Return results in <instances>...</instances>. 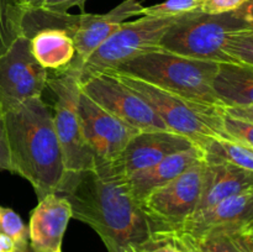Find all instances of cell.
Listing matches in <instances>:
<instances>
[{"label": "cell", "instance_id": "6da1fadb", "mask_svg": "<svg viewBox=\"0 0 253 252\" xmlns=\"http://www.w3.org/2000/svg\"><path fill=\"white\" fill-rule=\"evenodd\" d=\"M57 193L69 202L72 217L90 226L108 252H142L153 242L147 217L111 162L95 161L89 169L64 173Z\"/></svg>", "mask_w": 253, "mask_h": 252}, {"label": "cell", "instance_id": "7a4b0ae2", "mask_svg": "<svg viewBox=\"0 0 253 252\" xmlns=\"http://www.w3.org/2000/svg\"><path fill=\"white\" fill-rule=\"evenodd\" d=\"M12 173L32 185L37 199L57 193L64 163L52 118L42 98H34L4 113Z\"/></svg>", "mask_w": 253, "mask_h": 252}, {"label": "cell", "instance_id": "3957f363", "mask_svg": "<svg viewBox=\"0 0 253 252\" xmlns=\"http://www.w3.org/2000/svg\"><path fill=\"white\" fill-rule=\"evenodd\" d=\"M160 47L200 61L253 66L252 0L235 11H195L178 17L162 37Z\"/></svg>", "mask_w": 253, "mask_h": 252}, {"label": "cell", "instance_id": "277c9868", "mask_svg": "<svg viewBox=\"0 0 253 252\" xmlns=\"http://www.w3.org/2000/svg\"><path fill=\"white\" fill-rule=\"evenodd\" d=\"M216 67L215 62L157 49L125 62L113 71L135 77L194 103L219 108L224 105L215 96L211 86Z\"/></svg>", "mask_w": 253, "mask_h": 252}, {"label": "cell", "instance_id": "5b68a950", "mask_svg": "<svg viewBox=\"0 0 253 252\" xmlns=\"http://www.w3.org/2000/svg\"><path fill=\"white\" fill-rule=\"evenodd\" d=\"M105 73L113 74L132 89L156 111L170 131L189 138L197 147L204 145L209 138H227L220 118L219 109L221 106L194 103L147 82L118 72L109 71Z\"/></svg>", "mask_w": 253, "mask_h": 252}, {"label": "cell", "instance_id": "8992f818", "mask_svg": "<svg viewBox=\"0 0 253 252\" xmlns=\"http://www.w3.org/2000/svg\"><path fill=\"white\" fill-rule=\"evenodd\" d=\"M47 88L51 89L54 95L52 118L61 145L66 173L89 169L95 163V156L84 138L79 121V71L68 67L66 71L52 72V76L48 73Z\"/></svg>", "mask_w": 253, "mask_h": 252}, {"label": "cell", "instance_id": "52a82bcc", "mask_svg": "<svg viewBox=\"0 0 253 252\" xmlns=\"http://www.w3.org/2000/svg\"><path fill=\"white\" fill-rule=\"evenodd\" d=\"M177 19L142 16L133 21L123 22L84 62L79 69V83L113 71L136 57L161 49V40Z\"/></svg>", "mask_w": 253, "mask_h": 252}, {"label": "cell", "instance_id": "ba28073f", "mask_svg": "<svg viewBox=\"0 0 253 252\" xmlns=\"http://www.w3.org/2000/svg\"><path fill=\"white\" fill-rule=\"evenodd\" d=\"M205 162L199 160L167 184L148 193L138 204L156 232L179 229L197 210L202 194Z\"/></svg>", "mask_w": 253, "mask_h": 252}, {"label": "cell", "instance_id": "9c48e42d", "mask_svg": "<svg viewBox=\"0 0 253 252\" xmlns=\"http://www.w3.org/2000/svg\"><path fill=\"white\" fill-rule=\"evenodd\" d=\"M48 71L31 52L30 39L20 36L0 56V105L11 110L34 98H42L47 88Z\"/></svg>", "mask_w": 253, "mask_h": 252}, {"label": "cell", "instance_id": "30bf717a", "mask_svg": "<svg viewBox=\"0 0 253 252\" xmlns=\"http://www.w3.org/2000/svg\"><path fill=\"white\" fill-rule=\"evenodd\" d=\"M86 96L137 131H170L138 94L110 73H101L81 84ZM173 132V131H172Z\"/></svg>", "mask_w": 253, "mask_h": 252}, {"label": "cell", "instance_id": "8fae6325", "mask_svg": "<svg viewBox=\"0 0 253 252\" xmlns=\"http://www.w3.org/2000/svg\"><path fill=\"white\" fill-rule=\"evenodd\" d=\"M78 115L82 132L95 161L114 162L128 141L140 132L104 110L82 90L78 96Z\"/></svg>", "mask_w": 253, "mask_h": 252}, {"label": "cell", "instance_id": "7c38bea8", "mask_svg": "<svg viewBox=\"0 0 253 252\" xmlns=\"http://www.w3.org/2000/svg\"><path fill=\"white\" fill-rule=\"evenodd\" d=\"M193 146L189 138L172 131H141L127 142L113 168L123 178L152 167L172 153Z\"/></svg>", "mask_w": 253, "mask_h": 252}, {"label": "cell", "instance_id": "4fadbf2b", "mask_svg": "<svg viewBox=\"0 0 253 252\" xmlns=\"http://www.w3.org/2000/svg\"><path fill=\"white\" fill-rule=\"evenodd\" d=\"M142 5L138 0H124L105 14L77 15L72 39L74 42L73 62L69 67L79 71L91 53L105 42L128 17L141 16Z\"/></svg>", "mask_w": 253, "mask_h": 252}, {"label": "cell", "instance_id": "5bb4252c", "mask_svg": "<svg viewBox=\"0 0 253 252\" xmlns=\"http://www.w3.org/2000/svg\"><path fill=\"white\" fill-rule=\"evenodd\" d=\"M71 219V204L64 195L51 193L39 200L27 225L31 251L53 252L61 249Z\"/></svg>", "mask_w": 253, "mask_h": 252}, {"label": "cell", "instance_id": "9a60e30c", "mask_svg": "<svg viewBox=\"0 0 253 252\" xmlns=\"http://www.w3.org/2000/svg\"><path fill=\"white\" fill-rule=\"evenodd\" d=\"M152 240L168 242L179 252H253V222L232 230L202 235H192L182 230L161 231L153 234Z\"/></svg>", "mask_w": 253, "mask_h": 252}, {"label": "cell", "instance_id": "2e32d148", "mask_svg": "<svg viewBox=\"0 0 253 252\" xmlns=\"http://www.w3.org/2000/svg\"><path fill=\"white\" fill-rule=\"evenodd\" d=\"M251 222H253V189H249L226 198L204 211L192 215L179 229L175 230L202 235L232 230Z\"/></svg>", "mask_w": 253, "mask_h": 252}, {"label": "cell", "instance_id": "e0dca14e", "mask_svg": "<svg viewBox=\"0 0 253 252\" xmlns=\"http://www.w3.org/2000/svg\"><path fill=\"white\" fill-rule=\"evenodd\" d=\"M249 189H253V172L227 163L205 162L202 194L194 214Z\"/></svg>", "mask_w": 253, "mask_h": 252}, {"label": "cell", "instance_id": "ac0fdd59", "mask_svg": "<svg viewBox=\"0 0 253 252\" xmlns=\"http://www.w3.org/2000/svg\"><path fill=\"white\" fill-rule=\"evenodd\" d=\"M202 158V151L195 145L167 156L152 167L126 178L131 195L140 203L148 193L169 183Z\"/></svg>", "mask_w": 253, "mask_h": 252}, {"label": "cell", "instance_id": "d6986e66", "mask_svg": "<svg viewBox=\"0 0 253 252\" xmlns=\"http://www.w3.org/2000/svg\"><path fill=\"white\" fill-rule=\"evenodd\" d=\"M211 86L222 105L253 106V66L217 63Z\"/></svg>", "mask_w": 253, "mask_h": 252}, {"label": "cell", "instance_id": "ffe728a7", "mask_svg": "<svg viewBox=\"0 0 253 252\" xmlns=\"http://www.w3.org/2000/svg\"><path fill=\"white\" fill-rule=\"evenodd\" d=\"M30 46L36 61L48 72L66 71L76 56L71 34L62 29L39 30L30 37Z\"/></svg>", "mask_w": 253, "mask_h": 252}, {"label": "cell", "instance_id": "44dd1931", "mask_svg": "<svg viewBox=\"0 0 253 252\" xmlns=\"http://www.w3.org/2000/svg\"><path fill=\"white\" fill-rule=\"evenodd\" d=\"M199 148L207 163H227L253 172V148L227 138H209Z\"/></svg>", "mask_w": 253, "mask_h": 252}, {"label": "cell", "instance_id": "7402d4cb", "mask_svg": "<svg viewBox=\"0 0 253 252\" xmlns=\"http://www.w3.org/2000/svg\"><path fill=\"white\" fill-rule=\"evenodd\" d=\"M222 128L229 140L253 148V106H221Z\"/></svg>", "mask_w": 253, "mask_h": 252}, {"label": "cell", "instance_id": "603a6c76", "mask_svg": "<svg viewBox=\"0 0 253 252\" xmlns=\"http://www.w3.org/2000/svg\"><path fill=\"white\" fill-rule=\"evenodd\" d=\"M24 14L16 0H0V56L22 36Z\"/></svg>", "mask_w": 253, "mask_h": 252}, {"label": "cell", "instance_id": "cb8c5ba5", "mask_svg": "<svg viewBox=\"0 0 253 252\" xmlns=\"http://www.w3.org/2000/svg\"><path fill=\"white\" fill-rule=\"evenodd\" d=\"M0 234L14 240L17 249L26 251L30 249L29 226L22 221L20 215L12 209L0 205Z\"/></svg>", "mask_w": 253, "mask_h": 252}, {"label": "cell", "instance_id": "d4e9b609", "mask_svg": "<svg viewBox=\"0 0 253 252\" xmlns=\"http://www.w3.org/2000/svg\"><path fill=\"white\" fill-rule=\"evenodd\" d=\"M199 11L198 0H166L160 4L143 6L141 16L150 17H179L190 12Z\"/></svg>", "mask_w": 253, "mask_h": 252}, {"label": "cell", "instance_id": "484cf974", "mask_svg": "<svg viewBox=\"0 0 253 252\" xmlns=\"http://www.w3.org/2000/svg\"><path fill=\"white\" fill-rule=\"evenodd\" d=\"M249 0H198L199 11L204 14H224L235 11Z\"/></svg>", "mask_w": 253, "mask_h": 252}, {"label": "cell", "instance_id": "4316f807", "mask_svg": "<svg viewBox=\"0 0 253 252\" xmlns=\"http://www.w3.org/2000/svg\"><path fill=\"white\" fill-rule=\"evenodd\" d=\"M88 0H46L41 9L54 14H67L71 7L77 6L84 14V6Z\"/></svg>", "mask_w": 253, "mask_h": 252}, {"label": "cell", "instance_id": "83f0119b", "mask_svg": "<svg viewBox=\"0 0 253 252\" xmlns=\"http://www.w3.org/2000/svg\"><path fill=\"white\" fill-rule=\"evenodd\" d=\"M0 170H7L12 173L11 161H10L9 145H7L6 128H5L4 111L0 105Z\"/></svg>", "mask_w": 253, "mask_h": 252}, {"label": "cell", "instance_id": "f1b7e54d", "mask_svg": "<svg viewBox=\"0 0 253 252\" xmlns=\"http://www.w3.org/2000/svg\"><path fill=\"white\" fill-rule=\"evenodd\" d=\"M142 252H179L168 242H153L142 250Z\"/></svg>", "mask_w": 253, "mask_h": 252}, {"label": "cell", "instance_id": "f546056e", "mask_svg": "<svg viewBox=\"0 0 253 252\" xmlns=\"http://www.w3.org/2000/svg\"><path fill=\"white\" fill-rule=\"evenodd\" d=\"M16 244L14 242V240L10 239L9 236L4 234H0V252H17Z\"/></svg>", "mask_w": 253, "mask_h": 252}, {"label": "cell", "instance_id": "4dcf8cb0", "mask_svg": "<svg viewBox=\"0 0 253 252\" xmlns=\"http://www.w3.org/2000/svg\"><path fill=\"white\" fill-rule=\"evenodd\" d=\"M44 1L46 0H16L17 5L24 11H32V10L41 9Z\"/></svg>", "mask_w": 253, "mask_h": 252}, {"label": "cell", "instance_id": "1f68e13d", "mask_svg": "<svg viewBox=\"0 0 253 252\" xmlns=\"http://www.w3.org/2000/svg\"><path fill=\"white\" fill-rule=\"evenodd\" d=\"M17 252H32V251H31V250H26V251H21V250H19Z\"/></svg>", "mask_w": 253, "mask_h": 252}, {"label": "cell", "instance_id": "d6a6232c", "mask_svg": "<svg viewBox=\"0 0 253 252\" xmlns=\"http://www.w3.org/2000/svg\"><path fill=\"white\" fill-rule=\"evenodd\" d=\"M53 252H62V249H58V250H56V251H53Z\"/></svg>", "mask_w": 253, "mask_h": 252}]
</instances>
